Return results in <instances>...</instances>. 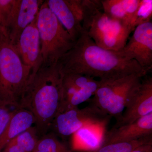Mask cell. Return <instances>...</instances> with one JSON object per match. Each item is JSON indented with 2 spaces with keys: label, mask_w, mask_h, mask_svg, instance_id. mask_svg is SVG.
Listing matches in <instances>:
<instances>
[{
  "label": "cell",
  "mask_w": 152,
  "mask_h": 152,
  "mask_svg": "<svg viewBox=\"0 0 152 152\" xmlns=\"http://www.w3.org/2000/svg\"><path fill=\"white\" fill-rule=\"evenodd\" d=\"M100 80L92 79L86 86L83 87L75 94L67 103L60 105V107H78L79 104L88 100L95 94L100 84Z\"/></svg>",
  "instance_id": "obj_19"
},
{
  "label": "cell",
  "mask_w": 152,
  "mask_h": 152,
  "mask_svg": "<svg viewBox=\"0 0 152 152\" xmlns=\"http://www.w3.org/2000/svg\"><path fill=\"white\" fill-rule=\"evenodd\" d=\"M152 18V0H141L132 23L133 30L139 25L151 21Z\"/></svg>",
  "instance_id": "obj_21"
},
{
  "label": "cell",
  "mask_w": 152,
  "mask_h": 152,
  "mask_svg": "<svg viewBox=\"0 0 152 152\" xmlns=\"http://www.w3.org/2000/svg\"><path fill=\"white\" fill-rule=\"evenodd\" d=\"M1 152H26L20 147L12 142L8 143L3 148Z\"/></svg>",
  "instance_id": "obj_25"
},
{
  "label": "cell",
  "mask_w": 152,
  "mask_h": 152,
  "mask_svg": "<svg viewBox=\"0 0 152 152\" xmlns=\"http://www.w3.org/2000/svg\"><path fill=\"white\" fill-rule=\"evenodd\" d=\"M32 152H72L55 134H46L39 139Z\"/></svg>",
  "instance_id": "obj_17"
},
{
  "label": "cell",
  "mask_w": 152,
  "mask_h": 152,
  "mask_svg": "<svg viewBox=\"0 0 152 152\" xmlns=\"http://www.w3.org/2000/svg\"><path fill=\"white\" fill-rule=\"evenodd\" d=\"M132 152H152V142L141 145Z\"/></svg>",
  "instance_id": "obj_26"
},
{
  "label": "cell",
  "mask_w": 152,
  "mask_h": 152,
  "mask_svg": "<svg viewBox=\"0 0 152 152\" xmlns=\"http://www.w3.org/2000/svg\"><path fill=\"white\" fill-rule=\"evenodd\" d=\"M47 4L60 23L65 28L74 42L83 31L81 24L76 20L66 0H47Z\"/></svg>",
  "instance_id": "obj_15"
},
{
  "label": "cell",
  "mask_w": 152,
  "mask_h": 152,
  "mask_svg": "<svg viewBox=\"0 0 152 152\" xmlns=\"http://www.w3.org/2000/svg\"><path fill=\"white\" fill-rule=\"evenodd\" d=\"M82 27L98 46L115 52L125 47L133 31L130 27L105 13L100 0L89 5Z\"/></svg>",
  "instance_id": "obj_4"
},
{
  "label": "cell",
  "mask_w": 152,
  "mask_h": 152,
  "mask_svg": "<svg viewBox=\"0 0 152 152\" xmlns=\"http://www.w3.org/2000/svg\"><path fill=\"white\" fill-rule=\"evenodd\" d=\"M78 22L82 25L85 18V7L83 0H66Z\"/></svg>",
  "instance_id": "obj_23"
},
{
  "label": "cell",
  "mask_w": 152,
  "mask_h": 152,
  "mask_svg": "<svg viewBox=\"0 0 152 152\" xmlns=\"http://www.w3.org/2000/svg\"><path fill=\"white\" fill-rule=\"evenodd\" d=\"M39 138L35 127L32 126L11 141L16 144L26 152H32Z\"/></svg>",
  "instance_id": "obj_20"
},
{
  "label": "cell",
  "mask_w": 152,
  "mask_h": 152,
  "mask_svg": "<svg viewBox=\"0 0 152 152\" xmlns=\"http://www.w3.org/2000/svg\"><path fill=\"white\" fill-rule=\"evenodd\" d=\"M104 12L132 28L141 0H100Z\"/></svg>",
  "instance_id": "obj_14"
},
{
  "label": "cell",
  "mask_w": 152,
  "mask_h": 152,
  "mask_svg": "<svg viewBox=\"0 0 152 152\" xmlns=\"http://www.w3.org/2000/svg\"><path fill=\"white\" fill-rule=\"evenodd\" d=\"M144 77L133 74L116 80H100L92 99V105L105 115L116 117L118 119Z\"/></svg>",
  "instance_id": "obj_6"
},
{
  "label": "cell",
  "mask_w": 152,
  "mask_h": 152,
  "mask_svg": "<svg viewBox=\"0 0 152 152\" xmlns=\"http://www.w3.org/2000/svg\"><path fill=\"white\" fill-rule=\"evenodd\" d=\"M152 113V78L145 76L141 83L128 102L115 127L131 124Z\"/></svg>",
  "instance_id": "obj_9"
},
{
  "label": "cell",
  "mask_w": 152,
  "mask_h": 152,
  "mask_svg": "<svg viewBox=\"0 0 152 152\" xmlns=\"http://www.w3.org/2000/svg\"><path fill=\"white\" fill-rule=\"evenodd\" d=\"M118 53L123 58L134 60L147 72L152 68V23L139 25L126 45Z\"/></svg>",
  "instance_id": "obj_8"
},
{
  "label": "cell",
  "mask_w": 152,
  "mask_h": 152,
  "mask_svg": "<svg viewBox=\"0 0 152 152\" xmlns=\"http://www.w3.org/2000/svg\"><path fill=\"white\" fill-rule=\"evenodd\" d=\"M63 73L58 63L42 67L22 95L19 107L30 111L38 136L47 134L62 101Z\"/></svg>",
  "instance_id": "obj_2"
},
{
  "label": "cell",
  "mask_w": 152,
  "mask_h": 152,
  "mask_svg": "<svg viewBox=\"0 0 152 152\" xmlns=\"http://www.w3.org/2000/svg\"><path fill=\"white\" fill-rule=\"evenodd\" d=\"M11 107H13L0 100V137L4 133L15 109L12 110Z\"/></svg>",
  "instance_id": "obj_22"
},
{
  "label": "cell",
  "mask_w": 152,
  "mask_h": 152,
  "mask_svg": "<svg viewBox=\"0 0 152 152\" xmlns=\"http://www.w3.org/2000/svg\"><path fill=\"white\" fill-rule=\"evenodd\" d=\"M151 142H152V136L131 141L101 144L92 152H132L140 146Z\"/></svg>",
  "instance_id": "obj_18"
},
{
  "label": "cell",
  "mask_w": 152,
  "mask_h": 152,
  "mask_svg": "<svg viewBox=\"0 0 152 152\" xmlns=\"http://www.w3.org/2000/svg\"><path fill=\"white\" fill-rule=\"evenodd\" d=\"M35 123L34 115L24 108H16L1 136L0 137V152L9 142Z\"/></svg>",
  "instance_id": "obj_13"
},
{
  "label": "cell",
  "mask_w": 152,
  "mask_h": 152,
  "mask_svg": "<svg viewBox=\"0 0 152 152\" xmlns=\"http://www.w3.org/2000/svg\"><path fill=\"white\" fill-rule=\"evenodd\" d=\"M32 78L31 68L21 59L7 28L0 27V100L18 107Z\"/></svg>",
  "instance_id": "obj_3"
},
{
  "label": "cell",
  "mask_w": 152,
  "mask_h": 152,
  "mask_svg": "<svg viewBox=\"0 0 152 152\" xmlns=\"http://www.w3.org/2000/svg\"><path fill=\"white\" fill-rule=\"evenodd\" d=\"M37 28L42 58V67L56 64L75 42L46 1L42 4L38 14Z\"/></svg>",
  "instance_id": "obj_5"
},
{
  "label": "cell",
  "mask_w": 152,
  "mask_h": 152,
  "mask_svg": "<svg viewBox=\"0 0 152 152\" xmlns=\"http://www.w3.org/2000/svg\"><path fill=\"white\" fill-rule=\"evenodd\" d=\"M107 116L93 105L82 109L78 107H60L50 128L58 136L67 137L85 127L103 124Z\"/></svg>",
  "instance_id": "obj_7"
},
{
  "label": "cell",
  "mask_w": 152,
  "mask_h": 152,
  "mask_svg": "<svg viewBox=\"0 0 152 152\" xmlns=\"http://www.w3.org/2000/svg\"><path fill=\"white\" fill-rule=\"evenodd\" d=\"M90 127L82 128L72 135V151L86 149L93 151L99 147L102 140L99 135Z\"/></svg>",
  "instance_id": "obj_16"
},
{
  "label": "cell",
  "mask_w": 152,
  "mask_h": 152,
  "mask_svg": "<svg viewBox=\"0 0 152 152\" xmlns=\"http://www.w3.org/2000/svg\"><path fill=\"white\" fill-rule=\"evenodd\" d=\"M44 1L41 0H14L6 27L14 45H17L23 31L37 16Z\"/></svg>",
  "instance_id": "obj_11"
},
{
  "label": "cell",
  "mask_w": 152,
  "mask_h": 152,
  "mask_svg": "<svg viewBox=\"0 0 152 152\" xmlns=\"http://www.w3.org/2000/svg\"><path fill=\"white\" fill-rule=\"evenodd\" d=\"M14 0H0V27H7Z\"/></svg>",
  "instance_id": "obj_24"
},
{
  "label": "cell",
  "mask_w": 152,
  "mask_h": 152,
  "mask_svg": "<svg viewBox=\"0 0 152 152\" xmlns=\"http://www.w3.org/2000/svg\"><path fill=\"white\" fill-rule=\"evenodd\" d=\"M38 15L23 31L18 43L15 45L23 63L31 68V80L42 65L40 40L37 28Z\"/></svg>",
  "instance_id": "obj_10"
},
{
  "label": "cell",
  "mask_w": 152,
  "mask_h": 152,
  "mask_svg": "<svg viewBox=\"0 0 152 152\" xmlns=\"http://www.w3.org/2000/svg\"><path fill=\"white\" fill-rule=\"evenodd\" d=\"M58 63L63 74H80L102 81L133 74L145 77L148 73L135 60L98 46L83 30L74 46Z\"/></svg>",
  "instance_id": "obj_1"
},
{
  "label": "cell",
  "mask_w": 152,
  "mask_h": 152,
  "mask_svg": "<svg viewBox=\"0 0 152 152\" xmlns=\"http://www.w3.org/2000/svg\"><path fill=\"white\" fill-rule=\"evenodd\" d=\"M152 113L130 124L114 126L106 133L101 144L131 141L152 136Z\"/></svg>",
  "instance_id": "obj_12"
}]
</instances>
